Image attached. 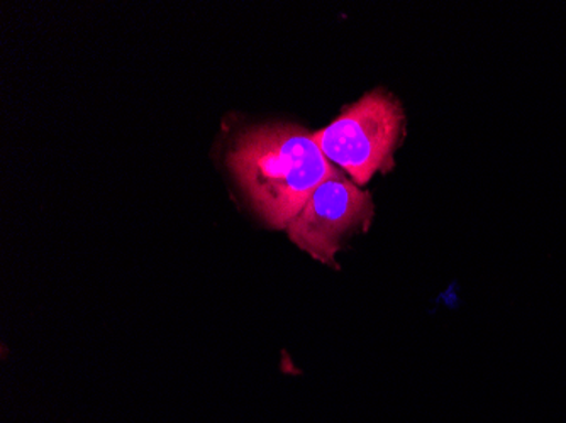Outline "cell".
Wrapping results in <instances>:
<instances>
[{
  "label": "cell",
  "mask_w": 566,
  "mask_h": 423,
  "mask_svg": "<svg viewBox=\"0 0 566 423\" xmlns=\"http://www.w3.org/2000/svg\"><path fill=\"white\" fill-rule=\"evenodd\" d=\"M371 218L370 195L338 175L314 190L285 231L298 250L319 263L336 266V254L352 235L367 231Z\"/></svg>",
  "instance_id": "3957f363"
},
{
  "label": "cell",
  "mask_w": 566,
  "mask_h": 423,
  "mask_svg": "<svg viewBox=\"0 0 566 423\" xmlns=\"http://www.w3.org/2000/svg\"><path fill=\"white\" fill-rule=\"evenodd\" d=\"M228 165L254 212L275 229H287L314 190L339 175L313 136L287 124H266L238 136Z\"/></svg>",
  "instance_id": "6da1fadb"
},
{
  "label": "cell",
  "mask_w": 566,
  "mask_h": 423,
  "mask_svg": "<svg viewBox=\"0 0 566 423\" xmlns=\"http://www.w3.org/2000/svg\"><path fill=\"white\" fill-rule=\"evenodd\" d=\"M403 135V113L392 95H364L313 136L331 163L343 168L353 183L365 184L377 171L392 168V155Z\"/></svg>",
  "instance_id": "7a4b0ae2"
}]
</instances>
